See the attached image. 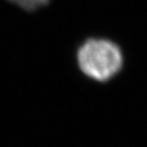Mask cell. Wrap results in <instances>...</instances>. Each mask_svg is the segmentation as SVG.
Instances as JSON below:
<instances>
[{"label": "cell", "mask_w": 147, "mask_h": 147, "mask_svg": "<svg viewBox=\"0 0 147 147\" xmlns=\"http://www.w3.org/2000/svg\"><path fill=\"white\" fill-rule=\"evenodd\" d=\"M80 69L86 76L105 82L117 75L123 67V53L119 47L106 39H89L77 53Z\"/></svg>", "instance_id": "cell-1"}, {"label": "cell", "mask_w": 147, "mask_h": 147, "mask_svg": "<svg viewBox=\"0 0 147 147\" xmlns=\"http://www.w3.org/2000/svg\"><path fill=\"white\" fill-rule=\"evenodd\" d=\"M8 1L26 10H34L40 8L49 2V0H8Z\"/></svg>", "instance_id": "cell-2"}]
</instances>
